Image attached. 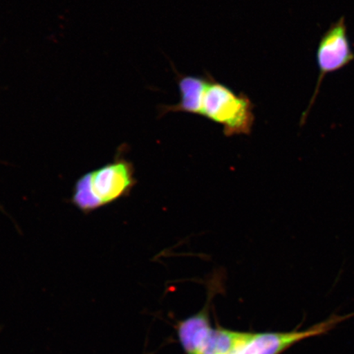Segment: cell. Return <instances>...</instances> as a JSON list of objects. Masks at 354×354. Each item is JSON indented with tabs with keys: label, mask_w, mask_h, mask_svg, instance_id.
<instances>
[{
	"label": "cell",
	"mask_w": 354,
	"mask_h": 354,
	"mask_svg": "<svg viewBox=\"0 0 354 354\" xmlns=\"http://www.w3.org/2000/svg\"><path fill=\"white\" fill-rule=\"evenodd\" d=\"M254 108L249 97L243 93L236 95L211 78L203 97L201 116L223 126L227 136L250 135L255 120Z\"/></svg>",
	"instance_id": "obj_2"
},
{
	"label": "cell",
	"mask_w": 354,
	"mask_h": 354,
	"mask_svg": "<svg viewBox=\"0 0 354 354\" xmlns=\"http://www.w3.org/2000/svg\"><path fill=\"white\" fill-rule=\"evenodd\" d=\"M209 78L184 76L178 80L180 100L175 105H165L162 114L167 113H187L202 115L203 97H205Z\"/></svg>",
	"instance_id": "obj_6"
},
{
	"label": "cell",
	"mask_w": 354,
	"mask_h": 354,
	"mask_svg": "<svg viewBox=\"0 0 354 354\" xmlns=\"http://www.w3.org/2000/svg\"><path fill=\"white\" fill-rule=\"evenodd\" d=\"M354 317V313L346 315H331L326 320L317 323L303 330L286 332H262L250 333L245 342L232 354H281L302 340L324 335L340 323Z\"/></svg>",
	"instance_id": "obj_4"
},
{
	"label": "cell",
	"mask_w": 354,
	"mask_h": 354,
	"mask_svg": "<svg viewBox=\"0 0 354 354\" xmlns=\"http://www.w3.org/2000/svg\"><path fill=\"white\" fill-rule=\"evenodd\" d=\"M136 184L132 163L116 158L80 177L73 187V205L91 214L129 194Z\"/></svg>",
	"instance_id": "obj_1"
},
{
	"label": "cell",
	"mask_w": 354,
	"mask_h": 354,
	"mask_svg": "<svg viewBox=\"0 0 354 354\" xmlns=\"http://www.w3.org/2000/svg\"><path fill=\"white\" fill-rule=\"evenodd\" d=\"M354 60L351 42L349 41L346 22L344 17L334 22L329 29L322 35L317 50V63L319 75H318L317 86L308 109L305 110L301 124H304L308 116L310 111L315 103L319 94L323 80L327 74L337 72L351 64Z\"/></svg>",
	"instance_id": "obj_3"
},
{
	"label": "cell",
	"mask_w": 354,
	"mask_h": 354,
	"mask_svg": "<svg viewBox=\"0 0 354 354\" xmlns=\"http://www.w3.org/2000/svg\"><path fill=\"white\" fill-rule=\"evenodd\" d=\"M201 354H209V353H201Z\"/></svg>",
	"instance_id": "obj_7"
},
{
	"label": "cell",
	"mask_w": 354,
	"mask_h": 354,
	"mask_svg": "<svg viewBox=\"0 0 354 354\" xmlns=\"http://www.w3.org/2000/svg\"><path fill=\"white\" fill-rule=\"evenodd\" d=\"M214 329L207 307L177 323V337L185 354H201Z\"/></svg>",
	"instance_id": "obj_5"
}]
</instances>
